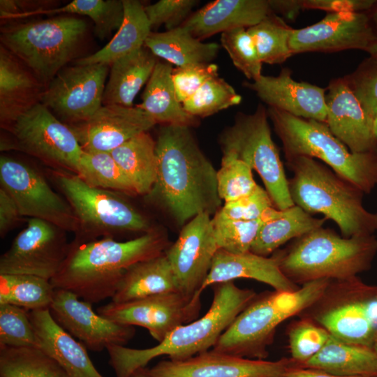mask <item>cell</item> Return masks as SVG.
I'll use <instances>...</instances> for the list:
<instances>
[{"label": "cell", "mask_w": 377, "mask_h": 377, "mask_svg": "<svg viewBox=\"0 0 377 377\" xmlns=\"http://www.w3.org/2000/svg\"><path fill=\"white\" fill-rule=\"evenodd\" d=\"M156 123L138 107L102 105L86 122L69 126L82 149L111 152Z\"/></svg>", "instance_id": "44dd1931"}, {"label": "cell", "mask_w": 377, "mask_h": 377, "mask_svg": "<svg viewBox=\"0 0 377 377\" xmlns=\"http://www.w3.org/2000/svg\"><path fill=\"white\" fill-rule=\"evenodd\" d=\"M39 348L29 311L15 305L0 304V346Z\"/></svg>", "instance_id": "f6af8a7d"}, {"label": "cell", "mask_w": 377, "mask_h": 377, "mask_svg": "<svg viewBox=\"0 0 377 377\" xmlns=\"http://www.w3.org/2000/svg\"><path fill=\"white\" fill-rule=\"evenodd\" d=\"M221 43L235 66L248 79L253 81L262 75L263 63L247 29L239 27L222 33Z\"/></svg>", "instance_id": "bcb514c9"}, {"label": "cell", "mask_w": 377, "mask_h": 377, "mask_svg": "<svg viewBox=\"0 0 377 377\" xmlns=\"http://www.w3.org/2000/svg\"><path fill=\"white\" fill-rule=\"evenodd\" d=\"M131 377H149L146 371L145 368H141L135 371Z\"/></svg>", "instance_id": "680465c9"}, {"label": "cell", "mask_w": 377, "mask_h": 377, "mask_svg": "<svg viewBox=\"0 0 377 377\" xmlns=\"http://www.w3.org/2000/svg\"><path fill=\"white\" fill-rule=\"evenodd\" d=\"M87 31L83 19L59 16L5 27L1 42L46 87L77 57Z\"/></svg>", "instance_id": "ba28073f"}, {"label": "cell", "mask_w": 377, "mask_h": 377, "mask_svg": "<svg viewBox=\"0 0 377 377\" xmlns=\"http://www.w3.org/2000/svg\"><path fill=\"white\" fill-rule=\"evenodd\" d=\"M325 94L326 124L353 153H377L373 119L363 110L346 79L332 80Z\"/></svg>", "instance_id": "7402d4cb"}, {"label": "cell", "mask_w": 377, "mask_h": 377, "mask_svg": "<svg viewBox=\"0 0 377 377\" xmlns=\"http://www.w3.org/2000/svg\"><path fill=\"white\" fill-rule=\"evenodd\" d=\"M13 136L8 149L27 153L57 170L77 174L83 153L73 130L38 103L8 129Z\"/></svg>", "instance_id": "7c38bea8"}, {"label": "cell", "mask_w": 377, "mask_h": 377, "mask_svg": "<svg viewBox=\"0 0 377 377\" xmlns=\"http://www.w3.org/2000/svg\"><path fill=\"white\" fill-rule=\"evenodd\" d=\"M376 3L375 0H304L305 9L328 13H368Z\"/></svg>", "instance_id": "816d5d0a"}, {"label": "cell", "mask_w": 377, "mask_h": 377, "mask_svg": "<svg viewBox=\"0 0 377 377\" xmlns=\"http://www.w3.org/2000/svg\"><path fill=\"white\" fill-rule=\"evenodd\" d=\"M54 177L78 220L82 236L79 239L152 229L147 217L113 191L92 187L78 175L63 170L56 171Z\"/></svg>", "instance_id": "8fae6325"}, {"label": "cell", "mask_w": 377, "mask_h": 377, "mask_svg": "<svg viewBox=\"0 0 377 377\" xmlns=\"http://www.w3.org/2000/svg\"><path fill=\"white\" fill-rule=\"evenodd\" d=\"M218 250L209 214L197 215L182 228L177 239L165 251L179 291L190 296L201 292Z\"/></svg>", "instance_id": "ffe728a7"}, {"label": "cell", "mask_w": 377, "mask_h": 377, "mask_svg": "<svg viewBox=\"0 0 377 377\" xmlns=\"http://www.w3.org/2000/svg\"><path fill=\"white\" fill-rule=\"evenodd\" d=\"M77 14L89 17L100 39L118 30L124 17L123 0H74L66 5L34 13L35 15Z\"/></svg>", "instance_id": "ab89813d"}, {"label": "cell", "mask_w": 377, "mask_h": 377, "mask_svg": "<svg viewBox=\"0 0 377 377\" xmlns=\"http://www.w3.org/2000/svg\"><path fill=\"white\" fill-rule=\"evenodd\" d=\"M145 46L156 57L177 67L211 63L219 49L218 43H203L183 26L164 32H151Z\"/></svg>", "instance_id": "d6a6232c"}, {"label": "cell", "mask_w": 377, "mask_h": 377, "mask_svg": "<svg viewBox=\"0 0 377 377\" xmlns=\"http://www.w3.org/2000/svg\"><path fill=\"white\" fill-rule=\"evenodd\" d=\"M291 71L283 68L277 76L262 75L244 85L255 91L269 108L297 117L325 122L326 89L293 79Z\"/></svg>", "instance_id": "603a6c76"}, {"label": "cell", "mask_w": 377, "mask_h": 377, "mask_svg": "<svg viewBox=\"0 0 377 377\" xmlns=\"http://www.w3.org/2000/svg\"><path fill=\"white\" fill-rule=\"evenodd\" d=\"M373 133L377 142V113L374 115L372 121Z\"/></svg>", "instance_id": "91938a15"}, {"label": "cell", "mask_w": 377, "mask_h": 377, "mask_svg": "<svg viewBox=\"0 0 377 377\" xmlns=\"http://www.w3.org/2000/svg\"><path fill=\"white\" fill-rule=\"evenodd\" d=\"M64 232L47 221L30 218L1 256L0 274H29L51 280L69 250Z\"/></svg>", "instance_id": "2e32d148"}, {"label": "cell", "mask_w": 377, "mask_h": 377, "mask_svg": "<svg viewBox=\"0 0 377 377\" xmlns=\"http://www.w3.org/2000/svg\"><path fill=\"white\" fill-rule=\"evenodd\" d=\"M272 255L282 273L297 286L322 279L343 280L371 267L377 255V237H344L322 226Z\"/></svg>", "instance_id": "5b68a950"}, {"label": "cell", "mask_w": 377, "mask_h": 377, "mask_svg": "<svg viewBox=\"0 0 377 377\" xmlns=\"http://www.w3.org/2000/svg\"><path fill=\"white\" fill-rule=\"evenodd\" d=\"M277 212V209L272 207L260 218L251 221L226 219L214 215L212 223L219 249L234 254L250 251L262 226Z\"/></svg>", "instance_id": "60d3db41"}, {"label": "cell", "mask_w": 377, "mask_h": 377, "mask_svg": "<svg viewBox=\"0 0 377 377\" xmlns=\"http://www.w3.org/2000/svg\"><path fill=\"white\" fill-rule=\"evenodd\" d=\"M110 154L137 194L147 195L156 179V140L148 132H144L112 150Z\"/></svg>", "instance_id": "e575fe53"}, {"label": "cell", "mask_w": 377, "mask_h": 377, "mask_svg": "<svg viewBox=\"0 0 377 377\" xmlns=\"http://www.w3.org/2000/svg\"><path fill=\"white\" fill-rule=\"evenodd\" d=\"M343 376H377V352L332 335L323 348L300 367Z\"/></svg>", "instance_id": "1f68e13d"}, {"label": "cell", "mask_w": 377, "mask_h": 377, "mask_svg": "<svg viewBox=\"0 0 377 377\" xmlns=\"http://www.w3.org/2000/svg\"><path fill=\"white\" fill-rule=\"evenodd\" d=\"M272 12L268 0H215L192 13L182 26L202 40L232 29H248Z\"/></svg>", "instance_id": "d4e9b609"}, {"label": "cell", "mask_w": 377, "mask_h": 377, "mask_svg": "<svg viewBox=\"0 0 377 377\" xmlns=\"http://www.w3.org/2000/svg\"><path fill=\"white\" fill-rule=\"evenodd\" d=\"M177 290V280L164 252L130 267L123 275L112 302H127Z\"/></svg>", "instance_id": "f546056e"}, {"label": "cell", "mask_w": 377, "mask_h": 377, "mask_svg": "<svg viewBox=\"0 0 377 377\" xmlns=\"http://www.w3.org/2000/svg\"><path fill=\"white\" fill-rule=\"evenodd\" d=\"M39 349L52 358L68 377H103L91 360L85 346L61 327L50 309L29 311Z\"/></svg>", "instance_id": "484cf974"}, {"label": "cell", "mask_w": 377, "mask_h": 377, "mask_svg": "<svg viewBox=\"0 0 377 377\" xmlns=\"http://www.w3.org/2000/svg\"><path fill=\"white\" fill-rule=\"evenodd\" d=\"M373 348H374V350H376L377 352V337H376V341H375Z\"/></svg>", "instance_id": "94428289"}, {"label": "cell", "mask_w": 377, "mask_h": 377, "mask_svg": "<svg viewBox=\"0 0 377 377\" xmlns=\"http://www.w3.org/2000/svg\"><path fill=\"white\" fill-rule=\"evenodd\" d=\"M237 279H253L279 291H293L300 287L282 273L274 255L266 257L251 251L234 254L219 249L200 291L202 293L209 286Z\"/></svg>", "instance_id": "4316f807"}, {"label": "cell", "mask_w": 377, "mask_h": 377, "mask_svg": "<svg viewBox=\"0 0 377 377\" xmlns=\"http://www.w3.org/2000/svg\"><path fill=\"white\" fill-rule=\"evenodd\" d=\"M331 280L304 283L293 291L257 295L220 336L212 350L234 356L265 360L279 325L299 316L323 293Z\"/></svg>", "instance_id": "8992f818"}, {"label": "cell", "mask_w": 377, "mask_h": 377, "mask_svg": "<svg viewBox=\"0 0 377 377\" xmlns=\"http://www.w3.org/2000/svg\"><path fill=\"white\" fill-rule=\"evenodd\" d=\"M268 118L261 104L251 114L238 113L233 124L221 133L219 143L223 156L241 160L258 172L274 207L283 210L294 204Z\"/></svg>", "instance_id": "30bf717a"}, {"label": "cell", "mask_w": 377, "mask_h": 377, "mask_svg": "<svg viewBox=\"0 0 377 377\" xmlns=\"http://www.w3.org/2000/svg\"><path fill=\"white\" fill-rule=\"evenodd\" d=\"M201 294L190 296L177 290L127 302H111L96 312L119 324L144 327L160 343L177 327L197 319Z\"/></svg>", "instance_id": "9a60e30c"}, {"label": "cell", "mask_w": 377, "mask_h": 377, "mask_svg": "<svg viewBox=\"0 0 377 377\" xmlns=\"http://www.w3.org/2000/svg\"><path fill=\"white\" fill-rule=\"evenodd\" d=\"M286 377H377V376H343L330 374L324 371L309 368L296 367L288 372Z\"/></svg>", "instance_id": "11a10c76"}, {"label": "cell", "mask_w": 377, "mask_h": 377, "mask_svg": "<svg viewBox=\"0 0 377 377\" xmlns=\"http://www.w3.org/2000/svg\"><path fill=\"white\" fill-rule=\"evenodd\" d=\"M377 310V286L358 276L330 281L320 297L298 316L313 320L332 337L374 348L377 336L372 318Z\"/></svg>", "instance_id": "9c48e42d"}, {"label": "cell", "mask_w": 377, "mask_h": 377, "mask_svg": "<svg viewBox=\"0 0 377 377\" xmlns=\"http://www.w3.org/2000/svg\"><path fill=\"white\" fill-rule=\"evenodd\" d=\"M287 335L290 357L297 367L315 356L330 337L324 327L304 317H300L289 325Z\"/></svg>", "instance_id": "7bdbcfd3"}, {"label": "cell", "mask_w": 377, "mask_h": 377, "mask_svg": "<svg viewBox=\"0 0 377 377\" xmlns=\"http://www.w3.org/2000/svg\"><path fill=\"white\" fill-rule=\"evenodd\" d=\"M371 21L377 34V3L374 8L369 12Z\"/></svg>", "instance_id": "9f6ffc18"}, {"label": "cell", "mask_w": 377, "mask_h": 377, "mask_svg": "<svg viewBox=\"0 0 377 377\" xmlns=\"http://www.w3.org/2000/svg\"><path fill=\"white\" fill-rule=\"evenodd\" d=\"M252 169L244 161L222 156L217 170V188L221 200L230 202L246 196L259 186L253 179Z\"/></svg>", "instance_id": "ee69618b"}, {"label": "cell", "mask_w": 377, "mask_h": 377, "mask_svg": "<svg viewBox=\"0 0 377 377\" xmlns=\"http://www.w3.org/2000/svg\"><path fill=\"white\" fill-rule=\"evenodd\" d=\"M218 66L213 63L190 64L173 68L172 80L180 103L191 98L207 81L218 76Z\"/></svg>", "instance_id": "681fc988"}, {"label": "cell", "mask_w": 377, "mask_h": 377, "mask_svg": "<svg viewBox=\"0 0 377 377\" xmlns=\"http://www.w3.org/2000/svg\"><path fill=\"white\" fill-rule=\"evenodd\" d=\"M272 207L274 205L268 193L258 186L252 193L225 202L214 215L226 219L251 221L260 218Z\"/></svg>", "instance_id": "f907efd6"}, {"label": "cell", "mask_w": 377, "mask_h": 377, "mask_svg": "<svg viewBox=\"0 0 377 377\" xmlns=\"http://www.w3.org/2000/svg\"><path fill=\"white\" fill-rule=\"evenodd\" d=\"M108 66L64 67L45 87L40 103L68 126L86 122L103 105Z\"/></svg>", "instance_id": "4fadbf2b"}, {"label": "cell", "mask_w": 377, "mask_h": 377, "mask_svg": "<svg viewBox=\"0 0 377 377\" xmlns=\"http://www.w3.org/2000/svg\"><path fill=\"white\" fill-rule=\"evenodd\" d=\"M0 377H68L39 348L0 346Z\"/></svg>", "instance_id": "8d00e7d4"}, {"label": "cell", "mask_w": 377, "mask_h": 377, "mask_svg": "<svg viewBox=\"0 0 377 377\" xmlns=\"http://www.w3.org/2000/svg\"><path fill=\"white\" fill-rule=\"evenodd\" d=\"M54 288L50 280L29 274H0V304L28 311L50 309Z\"/></svg>", "instance_id": "d590c367"}, {"label": "cell", "mask_w": 377, "mask_h": 377, "mask_svg": "<svg viewBox=\"0 0 377 377\" xmlns=\"http://www.w3.org/2000/svg\"><path fill=\"white\" fill-rule=\"evenodd\" d=\"M247 31L262 63L280 64L293 55L289 43L293 29L274 13H270Z\"/></svg>", "instance_id": "f35d334b"}, {"label": "cell", "mask_w": 377, "mask_h": 377, "mask_svg": "<svg viewBox=\"0 0 377 377\" xmlns=\"http://www.w3.org/2000/svg\"><path fill=\"white\" fill-rule=\"evenodd\" d=\"M76 175L92 187L137 194L110 152L83 150Z\"/></svg>", "instance_id": "74e56055"}, {"label": "cell", "mask_w": 377, "mask_h": 377, "mask_svg": "<svg viewBox=\"0 0 377 377\" xmlns=\"http://www.w3.org/2000/svg\"><path fill=\"white\" fill-rule=\"evenodd\" d=\"M123 3L124 20L110 41L98 51L76 59L74 64H101L110 66L117 59L145 46V43L151 32L145 6L137 0H123Z\"/></svg>", "instance_id": "4dcf8cb0"}, {"label": "cell", "mask_w": 377, "mask_h": 377, "mask_svg": "<svg viewBox=\"0 0 377 377\" xmlns=\"http://www.w3.org/2000/svg\"><path fill=\"white\" fill-rule=\"evenodd\" d=\"M157 62V57L145 46L113 62L103 105L133 107L136 95L147 83Z\"/></svg>", "instance_id": "83f0119b"}, {"label": "cell", "mask_w": 377, "mask_h": 377, "mask_svg": "<svg viewBox=\"0 0 377 377\" xmlns=\"http://www.w3.org/2000/svg\"><path fill=\"white\" fill-rule=\"evenodd\" d=\"M45 87L13 53L0 48V123L8 130L24 114L40 103Z\"/></svg>", "instance_id": "cb8c5ba5"}, {"label": "cell", "mask_w": 377, "mask_h": 377, "mask_svg": "<svg viewBox=\"0 0 377 377\" xmlns=\"http://www.w3.org/2000/svg\"><path fill=\"white\" fill-rule=\"evenodd\" d=\"M296 367L291 357L268 361L211 349L184 360H162L145 369L149 377H286Z\"/></svg>", "instance_id": "e0dca14e"}, {"label": "cell", "mask_w": 377, "mask_h": 377, "mask_svg": "<svg viewBox=\"0 0 377 377\" xmlns=\"http://www.w3.org/2000/svg\"><path fill=\"white\" fill-rule=\"evenodd\" d=\"M344 78L363 110L373 119L377 113V59L370 56Z\"/></svg>", "instance_id": "7dc6e473"}, {"label": "cell", "mask_w": 377, "mask_h": 377, "mask_svg": "<svg viewBox=\"0 0 377 377\" xmlns=\"http://www.w3.org/2000/svg\"><path fill=\"white\" fill-rule=\"evenodd\" d=\"M242 96L225 80L219 76L207 81L188 99L182 103L185 111L190 115L206 117L237 105Z\"/></svg>", "instance_id": "b9f144b4"}, {"label": "cell", "mask_w": 377, "mask_h": 377, "mask_svg": "<svg viewBox=\"0 0 377 377\" xmlns=\"http://www.w3.org/2000/svg\"><path fill=\"white\" fill-rule=\"evenodd\" d=\"M155 182L146 198L179 227L200 214L214 215L222 207L217 171L189 126L165 124L156 140Z\"/></svg>", "instance_id": "6da1fadb"}, {"label": "cell", "mask_w": 377, "mask_h": 377, "mask_svg": "<svg viewBox=\"0 0 377 377\" xmlns=\"http://www.w3.org/2000/svg\"><path fill=\"white\" fill-rule=\"evenodd\" d=\"M286 165L293 173L288 186L294 205L333 221L344 237L377 231V212L364 207V193L353 184L309 156L293 157Z\"/></svg>", "instance_id": "277c9868"}, {"label": "cell", "mask_w": 377, "mask_h": 377, "mask_svg": "<svg viewBox=\"0 0 377 377\" xmlns=\"http://www.w3.org/2000/svg\"><path fill=\"white\" fill-rule=\"evenodd\" d=\"M376 41L377 34L369 12L327 13L313 24L293 29L289 44L295 54L351 49L366 51Z\"/></svg>", "instance_id": "ac0fdd59"}, {"label": "cell", "mask_w": 377, "mask_h": 377, "mask_svg": "<svg viewBox=\"0 0 377 377\" xmlns=\"http://www.w3.org/2000/svg\"><path fill=\"white\" fill-rule=\"evenodd\" d=\"M172 64L158 61L146 84L142 103L136 107L144 110L156 124L195 126L198 123V118L188 114L177 97L172 80Z\"/></svg>", "instance_id": "f1b7e54d"}, {"label": "cell", "mask_w": 377, "mask_h": 377, "mask_svg": "<svg viewBox=\"0 0 377 377\" xmlns=\"http://www.w3.org/2000/svg\"><path fill=\"white\" fill-rule=\"evenodd\" d=\"M213 286V300L201 318L180 325L158 345L144 349L121 345L107 348L109 364L116 377H131L145 368L153 359L167 355L171 360H184L211 350L235 318L257 295L249 288L237 287L234 281Z\"/></svg>", "instance_id": "3957f363"}, {"label": "cell", "mask_w": 377, "mask_h": 377, "mask_svg": "<svg viewBox=\"0 0 377 377\" xmlns=\"http://www.w3.org/2000/svg\"><path fill=\"white\" fill-rule=\"evenodd\" d=\"M271 10L289 21H294L304 8V0H268ZM282 17V18H283Z\"/></svg>", "instance_id": "db71d44e"}, {"label": "cell", "mask_w": 377, "mask_h": 377, "mask_svg": "<svg viewBox=\"0 0 377 377\" xmlns=\"http://www.w3.org/2000/svg\"><path fill=\"white\" fill-rule=\"evenodd\" d=\"M0 182L15 201L22 216L39 219L64 231L79 232V222L70 204L32 167L1 156Z\"/></svg>", "instance_id": "5bb4252c"}, {"label": "cell", "mask_w": 377, "mask_h": 377, "mask_svg": "<svg viewBox=\"0 0 377 377\" xmlns=\"http://www.w3.org/2000/svg\"><path fill=\"white\" fill-rule=\"evenodd\" d=\"M267 110L286 160L299 156L318 158L364 194L376 187L377 153L351 152L325 122L297 117L273 108Z\"/></svg>", "instance_id": "52a82bcc"}, {"label": "cell", "mask_w": 377, "mask_h": 377, "mask_svg": "<svg viewBox=\"0 0 377 377\" xmlns=\"http://www.w3.org/2000/svg\"><path fill=\"white\" fill-rule=\"evenodd\" d=\"M198 3L195 0H160L144 9L151 29L164 25L169 31L181 27Z\"/></svg>", "instance_id": "c3c4849f"}, {"label": "cell", "mask_w": 377, "mask_h": 377, "mask_svg": "<svg viewBox=\"0 0 377 377\" xmlns=\"http://www.w3.org/2000/svg\"><path fill=\"white\" fill-rule=\"evenodd\" d=\"M22 216L13 197L0 188V235L3 237Z\"/></svg>", "instance_id": "f5cc1de1"}, {"label": "cell", "mask_w": 377, "mask_h": 377, "mask_svg": "<svg viewBox=\"0 0 377 377\" xmlns=\"http://www.w3.org/2000/svg\"><path fill=\"white\" fill-rule=\"evenodd\" d=\"M167 248L165 235L154 228L125 242L109 237L77 239L50 281L54 289L66 290L84 301L98 303L112 299L130 267L162 254Z\"/></svg>", "instance_id": "7a4b0ae2"}, {"label": "cell", "mask_w": 377, "mask_h": 377, "mask_svg": "<svg viewBox=\"0 0 377 377\" xmlns=\"http://www.w3.org/2000/svg\"><path fill=\"white\" fill-rule=\"evenodd\" d=\"M91 305L71 291L55 289L50 312L61 327L94 352L112 345L124 346L133 337V326L103 317Z\"/></svg>", "instance_id": "d6986e66"}, {"label": "cell", "mask_w": 377, "mask_h": 377, "mask_svg": "<svg viewBox=\"0 0 377 377\" xmlns=\"http://www.w3.org/2000/svg\"><path fill=\"white\" fill-rule=\"evenodd\" d=\"M371 57L377 59V41L373 43L367 50Z\"/></svg>", "instance_id": "6f0895ef"}, {"label": "cell", "mask_w": 377, "mask_h": 377, "mask_svg": "<svg viewBox=\"0 0 377 377\" xmlns=\"http://www.w3.org/2000/svg\"><path fill=\"white\" fill-rule=\"evenodd\" d=\"M327 220L313 217L295 205L278 209L276 214L262 226L250 251L267 257L287 242L322 227Z\"/></svg>", "instance_id": "836d02e7"}]
</instances>
